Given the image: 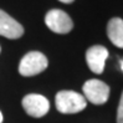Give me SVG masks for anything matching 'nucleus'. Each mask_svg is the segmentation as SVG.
<instances>
[{
	"mask_svg": "<svg viewBox=\"0 0 123 123\" xmlns=\"http://www.w3.org/2000/svg\"><path fill=\"white\" fill-rule=\"evenodd\" d=\"M121 68H122V71H123V59L121 60Z\"/></svg>",
	"mask_w": 123,
	"mask_h": 123,
	"instance_id": "f8f14e48",
	"label": "nucleus"
},
{
	"mask_svg": "<svg viewBox=\"0 0 123 123\" xmlns=\"http://www.w3.org/2000/svg\"><path fill=\"white\" fill-rule=\"evenodd\" d=\"M83 97L87 102H91L93 105H103L107 102L110 97V87L108 85L99 80H88L86 81L83 87Z\"/></svg>",
	"mask_w": 123,
	"mask_h": 123,
	"instance_id": "7ed1b4c3",
	"label": "nucleus"
},
{
	"mask_svg": "<svg viewBox=\"0 0 123 123\" xmlns=\"http://www.w3.org/2000/svg\"><path fill=\"white\" fill-rule=\"evenodd\" d=\"M49 65L47 57L39 51L27 52L19 63V74L21 76L30 77L41 74Z\"/></svg>",
	"mask_w": 123,
	"mask_h": 123,
	"instance_id": "f03ea898",
	"label": "nucleus"
},
{
	"mask_svg": "<svg viewBox=\"0 0 123 123\" xmlns=\"http://www.w3.org/2000/svg\"><path fill=\"white\" fill-rule=\"evenodd\" d=\"M3 119H4V117H3V113H1V111H0V123L3 122Z\"/></svg>",
	"mask_w": 123,
	"mask_h": 123,
	"instance_id": "9b49d317",
	"label": "nucleus"
},
{
	"mask_svg": "<svg viewBox=\"0 0 123 123\" xmlns=\"http://www.w3.org/2000/svg\"><path fill=\"white\" fill-rule=\"evenodd\" d=\"M117 123H123V93L119 99L118 111H117Z\"/></svg>",
	"mask_w": 123,
	"mask_h": 123,
	"instance_id": "1a4fd4ad",
	"label": "nucleus"
},
{
	"mask_svg": "<svg viewBox=\"0 0 123 123\" xmlns=\"http://www.w3.org/2000/svg\"><path fill=\"white\" fill-rule=\"evenodd\" d=\"M0 51H1V49H0Z\"/></svg>",
	"mask_w": 123,
	"mask_h": 123,
	"instance_id": "ddd939ff",
	"label": "nucleus"
},
{
	"mask_svg": "<svg viewBox=\"0 0 123 123\" xmlns=\"http://www.w3.org/2000/svg\"><path fill=\"white\" fill-rule=\"evenodd\" d=\"M107 57H108V50L101 45L92 46L86 52V61H87L90 70L97 75L103 72Z\"/></svg>",
	"mask_w": 123,
	"mask_h": 123,
	"instance_id": "423d86ee",
	"label": "nucleus"
},
{
	"mask_svg": "<svg viewBox=\"0 0 123 123\" xmlns=\"http://www.w3.org/2000/svg\"><path fill=\"white\" fill-rule=\"evenodd\" d=\"M23 105L25 112L34 118H41L49 112L50 102L49 99L39 93H30L23 98Z\"/></svg>",
	"mask_w": 123,
	"mask_h": 123,
	"instance_id": "39448f33",
	"label": "nucleus"
},
{
	"mask_svg": "<svg viewBox=\"0 0 123 123\" xmlns=\"http://www.w3.org/2000/svg\"><path fill=\"white\" fill-rule=\"evenodd\" d=\"M107 35L114 46L123 49V20L119 18L111 19L107 25Z\"/></svg>",
	"mask_w": 123,
	"mask_h": 123,
	"instance_id": "6e6552de",
	"label": "nucleus"
},
{
	"mask_svg": "<svg viewBox=\"0 0 123 123\" xmlns=\"http://www.w3.org/2000/svg\"><path fill=\"white\" fill-rule=\"evenodd\" d=\"M59 1H61V3H65V4H71V3H74L75 0H59Z\"/></svg>",
	"mask_w": 123,
	"mask_h": 123,
	"instance_id": "9d476101",
	"label": "nucleus"
},
{
	"mask_svg": "<svg viewBox=\"0 0 123 123\" xmlns=\"http://www.w3.org/2000/svg\"><path fill=\"white\" fill-rule=\"evenodd\" d=\"M45 24L50 30L56 34H68L74 27L71 18L60 9L50 10L45 16Z\"/></svg>",
	"mask_w": 123,
	"mask_h": 123,
	"instance_id": "20e7f679",
	"label": "nucleus"
},
{
	"mask_svg": "<svg viewBox=\"0 0 123 123\" xmlns=\"http://www.w3.org/2000/svg\"><path fill=\"white\" fill-rule=\"evenodd\" d=\"M55 105L60 113L72 114L83 111L87 106V101L83 95L75 91H60L55 97Z\"/></svg>",
	"mask_w": 123,
	"mask_h": 123,
	"instance_id": "f257e3e1",
	"label": "nucleus"
},
{
	"mask_svg": "<svg viewBox=\"0 0 123 123\" xmlns=\"http://www.w3.org/2000/svg\"><path fill=\"white\" fill-rule=\"evenodd\" d=\"M0 35L6 39L16 40L24 35V27L9 14L0 9Z\"/></svg>",
	"mask_w": 123,
	"mask_h": 123,
	"instance_id": "0eeeda50",
	"label": "nucleus"
}]
</instances>
